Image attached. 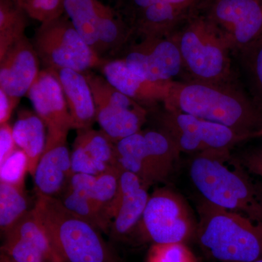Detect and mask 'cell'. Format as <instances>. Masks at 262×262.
<instances>
[{
    "mask_svg": "<svg viewBox=\"0 0 262 262\" xmlns=\"http://www.w3.org/2000/svg\"><path fill=\"white\" fill-rule=\"evenodd\" d=\"M38 58L34 45L24 36L0 59V89L20 101L40 72Z\"/></svg>",
    "mask_w": 262,
    "mask_h": 262,
    "instance_id": "obj_15",
    "label": "cell"
},
{
    "mask_svg": "<svg viewBox=\"0 0 262 262\" xmlns=\"http://www.w3.org/2000/svg\"><path fill=\"white\" fill-rule=\"evenodd\" d=\"M27 17L16 0H0V59L25 36Z\"/></svg>",
    "mask_w": 262,
    "mask_h": 262,
    "instance_id": "obj_26",
    "label": "cell"
},
{
    "mask_svg": "<svg viewBox=\"0 0 262 262\" xmlns=\"http://www.w3.org/2000/svg\"><path fill=\"white\" fill-rule=\"evenodd\" d=\"M165 110L222 124L248 139L259 137L262 112L233 83L170 82Z\"/></svg>",
    "mask_w": 262,
    "mask_h": 262,
    "instance_id": "obj_2",
    "label": "cell"
},
{
    "mask_svg": "<svg viewBox=\"0 0 262 262\" xmlns=\"http://www.w3.org/2000/svg\"><path fill=\"white\" fill-rule=\"evenodd\" d=\"M34 47L48 70L69 69L85 73L104 62L64 14L41 24L36 32Z\"/></svg>",
    "mask_w": 262,
    "mask_h": 262,
    "instance_id": "obj_6",
    "label": "cell"
},
{
    "mask_svg": "<svg viewBox=\"0 0 262 262\" xmlns=\"http://www.w3.org/2000/svg\"><path fill=\"white\" fill-rule=\"evenodd\" d=\"M238 53L251 99L262 112V34Z\"/></svg>",
    "mask_w": 262,
    "mask_h": 262,
    "instance_id": "obj_27",
    "label": "cell"
},
{
    "mask_svg": "<svg viewBox=\"0 0 262 262\" xmlns=\"http://www.w3.org/2000/svg\"><path fill=\"white\" fill-rule=\"evenodd\" d=\"M249 262H262V258H258V259L254 260V261Z\"/></svg>",
    "mask_w": 262,
    "mask_h": 262,
    "instance_id": "obj_37",
    "label": "cell"
},
{
    "mask_svg": "<svg viewBox=\"0 0 262 262\" xmlns=\"http://www.w3.org/2000/svg\"><path fill=\"white\" fill-rule=\"evenodd\" d=\"M96 108V122L115 142L140 132L147 112L142 105L122 94L101 76L85 72Z\"/></svg>",
    "mask_w": 262,
    "mask_h": 262,
    "instance_id": "obj_9",
    "label": "cell"
},
{
    "mask_svg": "<svg viewBox=\"0 0 262 262\" xmlns=\"http://www.w3.org/2000/svg\"><path fill=\"white\" fill-rule=\"evenodd\" d=\"M143 133L158 183L166 182L178 163L180 151L163 131L150 130Z\"/></svg>",
    "mask_w": 262,
    "mask_h": 262,
    "instance_id": "obj_25",
    "label": "cell"
},
{
    "mask_svg": "<svg viewBox=\"0 0 262 262\" xmlns=\"http://www.w3.org/2000/svg\"><path fill=\"white\" fill-rule=\"evenodd\" d=\"M53 72L64 94L73 129L77 132L91 129L96 122V108L85 74L69 69Z\"/></svg>",
    "mask_w": 262,
    "mask_h": 262,
    "instance_id": "obj_19",
    "label": "cell"
},
{
    "mask_svg": "<svg viewBox=\"0 0 262 262\" xmlns=\"http://www.w3.org/2000/svg\"><path fill=\"white\" fill-rule=\"evenodd\" d=\"M19 101L0 89V125L8 123Z\"/></svg>",
    "mask_w": 262,
    "mask_h": 262,
    "instance_id": "obj_35",
    "label": "cell"
},
{
    "mask_svg": "<svg viewBox=\"0 0 262 262\" xmlns=\"http://www.w3.org/2000/svg\"><path fill=\"white\" fill-rule=\"evenodd\" d=\"M189 176L203 199L262 224V187L231 149H213L194 155Z\"/></svg>",
    "mask_w": 262,
    "mask_h": 262,
    "instance_id": "obj_1",
    "label": "cell"
},
{
    "mask_svg": "<svg viewBox=\"0 0 262 262\" xmlns=\"http://www.w3.org/2000/svg\"><path fill=\"white\" fill-rule=\"evenodd\" d=\"M238 159L250 173L262 177V148L245 153Z\"/></svg>",
    "mask_w": 262,
    "mask_h": 262,
    "instance_id": "obj_33",
    "label": "cell"
},
{
    "mask_svg": "<svg viewBox=\"0 0 262 262\" xmlns=\"http://www.w3.org/2000/svg\"><path fill=\"white\" fill-rule=\"evenodd\" d=\"M159 121L160 130L170 138L180 152L198 154L207 150L231 149L249 139L222 124L174 110H165Z\"/></svg>",
    "mask_w": 262,
    "mask_h": 262,
    "instance_id": "obj_8",
    "label": "cell"
},
{
    "mask_svg": "<svg viewBox=\"0 0 262 262\" xmlns=\"http://www.w3.org/2000/svg\"><path fill=\"white\" fill-rule=\"evenodd\" d=\"M72 173L98 176L119 168L115 155V142L102 130L80 131L71 153Z\"/></svg>",
    "mask_w": 262,
    "mask_h": 262,
    "instance_id": "obj_16",
    "label": "cell"
},
{
    "mask_svg": "<svg viewBox=\"0 0 262 262\" xmlns=\"http://www.w3.org/2000/svg\"><path fill=\"white\" fill-rule=\"evenodd\" d=\"M27 95L36 114L47 127L45 151L67 144L69 132L73 126L64 94L55 72L48 69L40 71Z\"/></svg>",
    "mask_w": 262,
    "mask_h": 262,
    "instance_id": "obj_11",
    "label": "cell"
},
{
    "mask_svg": "<svg viewBox=\"0 0 262 262\" xmlns=\"http://www.w3.org/2000/svg\"><path fill=\"white\" fill-rule=\"evenodd\" d=\"M0 262H16L14 260L12 259L11 258L9 257L8 255L5 254V253L1 252V259H0Z\"/></svg>",
    "mask_w": 262,
    "mask_h": 262,
    "instance_id": "obj_36",
    "label": "cell"
},
{
    "mask_svg": "<svg viewBox=\"0 0 262 262\" xmlns=\"http://www.w3.org/2000/svg\"><path fill=\"white\" fill-rule=\"evenodd\" d=\"M30 18L41 24L64 14L65 0H16Z\"/></svg>",
    "mask_w": 262,
    "mask_h": 262,
    "instance_id": "obj_30",
    "label": "cell"
},
{
    "mask_svg": "<svg viewBox=\"0 0 262 262\" xmlns=\"http://www.w3.org/2000/svg\"><path fill=\"white\" fill-rule=\"evenodd\" d=\"M196 234L209 256L224 262H249L262 258V224L202 199Z\"/></svg>",
    "mask_w": 262,
    "mask_h": 262,
    "instance_id": "obj_3",
    "label": "cell"
},
{
    "mask_svg": "<svg viewBox=\"0 0 262 262\" xmlns=\"http://www.w3.org/2000/svg\"><path fill=\"white\" fill-rule=\"evenodd\" d=\"M203 14L239 52L262 34V0H203Z\"/></svg>",
    "mask_w": 262,
    "mask_h": 262,
    "instance_id": "obj_10",
    "label": "cell"
},
{
    "mask_svg": "<svg viewBox=\"0 0 262 262\" xmlns=\"http://www.w3.org/2000/svg\"><path fill=\"white\" fill-rule=\"evenodd\" d=\"M259 137H262V130H261V132H260Z\"/></svg>",
    "mask_w": 262,
    "mask_h": 262,
    "instance_id": "obj_38",
    "label": "cell"
},
{
    "mask_svg": "<svg viewBox=\"0 0 262 262\" xmlns=\"http://www.w3.org/2000/svg\"><path fill=\"white\" fill-rule=\"evenodd\" d=\"M175 33L183 69L192 80L232 83V50L222 33L203 13L194 12Z\"/></svg>",
    "mask_w": 262,
    "mask_h": 262,
    "instance_id": "obj_5",
    "label": "cell"
},
{
    "mask_svg": "<svg viewBox=\"0 0 262 262\" xmlns=\"http://www.w3.org/2000/svg\"><path fill=\"white\" fill-rule=\"evenodd\" d=\"M13 133L17 147L28 157L29 173L33 177L46 149L47 127L36 113L24 111L19 114Z\"/></svg>",
    "mask_w": 262,
    "mask_h": 262,
    "instance_id": "obj_24",
    "label": "cell"
},
{
    "mask_svg": "<svg viewBox=\"0 0 262 262\" xmlns=\"http://www.w3.org/2000/svg\"><path fill=\"white\" fill-rule=\"evenodd\" d=\"M138 227L154 244H185L196 234V222L182 196L161 188L150 194Z\"/></svg>",
    "mask_w": 262,
    "mask_h": 262,
    "instance_id": "obj_7",
    "label": "cell"
},
{
    "mask_svg": "<svg viewBox=\"0 0 262 262\" xmlns=\"http://www.w3.org/2000/svg\"><path fill=\"white\" fill-rule=\"evenodd\" d=\"M103 77L122 94L142 105L164 102L168 96L170 82H154L136 75L122 59L104 61Z\"/></svg>",
    "mask_w": 262,
    "mask_h": 262,
    "instance_id": "obj_18",
    "label": "cell"
},
{
    "mask_svg": "<svg viewBox=\"0 0 262 262\" xmlns=\"http://www.w3.org/2000/svg\"><path fill=\"white\" fill-rule=\"evenodd\" d=\"M72 175L71 153L67 144L46 150L33 176L37 195H61Z\"/></svg>",
    "mask_w": 262,
    "mask_h": 262,
    "instance_id": "obj_20",
    "label": "cell"
},
{
    "mask_svg": "<svg viewBox=\"0 0 262 262\" xmlns=\"http://www.w3.org/2000/svg\"><path fill=\"white\" fill-rule=\"evenodd\" d=\"M57 198L66 208L83 217L106 233L104 215L106 201L96 176L73 174L64 191Z\"/></svg>",
    "mask_w": 262,
    "mask_h": 262,
    "instance_id": "obj_17",
    "label": "cell"
},
{
    "mask_svg": "<svg viewBox=\"0 0 262 262\" xmlns=\"http://www.w3.org/2000/svg\"><path fill=\"white\" fill-rule=\"evenodd\" d=\"M175 32L168 37L142 39L131 47L122 59L132 72L146 80L171 82L183 70Z\"/></svg>",
    "mask_w": 262,
    "mask_h": 262,
    "instance_id": "obj_12",
    "label": "cell"
},
{
    "mask_svg": "<svg viewBox=\"0 0 262 262\" xmlns=\"http://www.w3.org/2000/svg\"><path fill=\"white\" fill-rule=\"evenodd\" d=\"M203 0H132L136 10L155 4H171L189 8H198Z\"/></svg>",
    "mask_w": 262,
    "mask_h": 262,
    "instance_id": "obj_34",
    "label": "cell"
},
{
    "mask_svg": "<svg viewBox=\"0 0 262 262\" xmlns=\"http://www.w3.org/2000/svg\"><path fill=\"white\" fill-rule=\"evenodd\" d=\"M146 262H196L185 244H153Z\"/></svg>",
    "mask_w": 262,
    "mask_h": 262,
    "instance_id": "obj_31",
    "label": "cell"
},
{
    "mask_svg": "<svg viewBox=\"0 0 262 262\" xmlns=\"http://www.w3.org/2000/svg\"><path fill=\"white\" fill-rule=\"evenodd\" d=\"M115 155L121 170L135 174L148 187L158 184L142 131L115 142Z\"/></svg>",
    "mask_w": 262,
    "mask_h": 262,
    "instance_id": "obj_23",
    "label": "cell"
},
{
    "mask_svg": "<svg viewBox=\"0 0 262 262\" xmlns=\"http://www.w3.org/2000/svg\"><path fill=\"white\" fill-rule=\"evenodd\" d=\"M4 235L1 252L15 261L63 262L33 208Z\"/></svg>",
    "mask_w": 262,
    "mask_h": 262,
    "instance_id": "obj_14",
    "label": "cell"
},
{
    "mask_svg": "<svg viewBox=\"0 0 262 262\" xmlns=\"http://www.w3.org/2000/svg\"><path fill=\"white\" fill-rule=\"evenodd\" d=\"M111 10L100 0H65L64 14L82 39L96 53L100 29Z\"/></svg>",
    "mask_w": 262,
    "mask_h": 262,
    "instance_id": "obj_22",
    "label": "cell"
},
{
    "mask_svg": "<svg viewBox=\"0 0 262 262\" xmlns=\"http://www.w3.org/2000/svg\"><path fill=\"white\" fill-rule=\"evenodd\" d=\"M17 148L13 127L9 122L0 125V163L5 161Z\"/></svg>",
    "mask_w": 262,
    "mask_h": 262,
    "instance_id": "obj_32",
    "label": "cell"
},
{
    "mask_svg": "<svg viewBox=\"0 0 262 262\" xmlns=\"http://www.w3.org/2000/svg\"><path fill=\"white\" fill-rule=\"evenodd\" d=\"M28 157L17 148L5 161L0 163V182L24 189L26 175L29 173Z\"/></svg>",
    "mask_w": 262,
    "mask_h": 262,
    "instance_id": "obj_29",
    "label": "cell"
},
{
    "mask_svg": "<svg viewBox=\"0 0 262 262\" xmlns=\"http://www.w3.org/2000/svg\"><path fill=\"white\" fill-rule=\"evenodd\" d=\"M196 8L155 4L138 10L134 30L142 37L161 38L173 34Z\"/></svg>",
    "mask_w": 262,
    "mask_h": 262,
    "instance_id": "obj_21",
    "label": "cell"
},
{
    "mask_svg": "<svg viewBox=\"0 0 262 262\" xmlns=\"http://www.w3.org/2000/svg\"><path fill=\"white\" fill-rule=\"evenodd\" d=\"M148 187L135 174L122 170L116 196L105 214L107 234L121 241L139 225L149 199Z\"/></svg>",
    "mask_w": 262,
    "mask_h": 262,
    "instance_id": "obj_13",
    "label": "cell"
},
{
    "mask_svg": "<svg viewBox=\"0 0 262 262\" xmlns=\"http://www.w3.org/2000/svg\"><path fill=\"white\" fill-rule=\"evenodd\" d=\"M33 209L63 262H120L99 229L58 198L37 195Z\"/></svg>",
    "mask_w": 262,
    "mask_h": 262,
    "instance_id": "obj_4",
    "label": "cell"
},
{
    "mask_svg": "<svg viewBox=\"0 0 262 262\" xmlns=\"http://www.w3.org/2000/svg\"><path fill=\"white\" fill-rule=\"evenodd\" d=\"M29 211L24 189L0 182V228L3 234L13 228Z\"/></svg>",
    "mask_w": 262,
    "mask_h": 262,
    "instance_id": "obj_28",
    "label": "cell"
}]
</instances>
